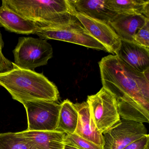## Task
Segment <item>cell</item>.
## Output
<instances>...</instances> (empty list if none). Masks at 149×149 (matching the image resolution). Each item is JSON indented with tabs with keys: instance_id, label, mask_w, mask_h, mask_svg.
<instances>
[{
	"instance_id": "8fae6325",
	"label": "cell",
	"mask_w": 149,
	"mask_h": 149,
	"mask_svg": "<svg viewBox=\"0 0 149 149\" xmlns=\"http://www.w3.org/2000/svg\"><path fill=\"white\" fill-rule=\"evenodd\" d=\"M115 55L132 68L141 73L149 70V49L133 42L121 40Z\"/></svg>"
},
{
	"instance_id": "d6986e66",
	"label": "cell",
	"mask_w": 149,
	"mask_h": 149,
	"mask_svg": "<svg viewBox=\"0 0 149 149\" xmlns=\"http://www.w3.org/2000/svg\"><path fill=\"white\" fill-rule=\"evenodd\" d=\"M133 42L149 49V22L136 33Z\"/></svg>"
},
{
	"instance_id": "4fadbf2b",
	"label": "cell",
	"mask_w": 149,
	"mask_h": 149,
	"mask_svg": "<svg viewBox=\"0 0 149 149\" xmlns=\"http://www.w3.org/2000/svg\"><path fill=\"white\" fill-rule=\"evenodd\" d=\"M77 13L97 20L109 23L117 15L107 0H69Z\"/></svg>"
},
{
	"instance_id": "2e32d148",
	"label": "cell",
	"mask_w": 149,
	"mask_h": 149,
	"mask_svg": "<svg viewBox=\"0 0 149 149\" xmlns=\"http://www.w3.org/2000/svg\"><path fill=\"white\" fill-rule=\"evenodd\" d=\"M78 114L74 104L69 100L61 104L56 130L65 134L74 133L78 121Z\"/></svg>"
},
{
	"instance_id": "277c9868",
	"label": "cell",
	"mask_w": 149,
	"mask_h": 149,
	"mask_svg": "<svg viewBox=\"0 0 149 149\" xmlns=\"http://www.w3.org/2000/svg\"><path fill=\"white\" fill-rule=\"evenodd\" d=\"M64 132L28 130L0 133V149H64Z\"/></svg>"
},
{
	"instance_id": "9a60e30c",
	"label": "cell",
	"mask_w": 149,
	"mask_h": 149,
	"mask_svg": "<svg viewBox=\"0 0 149 149\" xmlns=\"http://www.w3.org/2000/svg\"><path fill=\"white\" fill-rule=\"evenodd\" d=\"M0 27L20 34H35L38 28L35 22L22 17L4 4L0 6Z\"/></svg>"
},
{
	"instance_id": "8992f818",
	"label": "cell",
	"mask_w": 149,
	"mask_h": 149,
	"mask_svg": "<svg viewBox=\"0 0 149 149\" xmlns=\"http://www.w3.org/2000/svg\"><path fill=\"white\" fill-rule=\"evenodd\" d=\"M77 21L65 25L38 27L35 34L42 40L62 41L106 51L104 47L93 38Z\"/></svg>"
},
{
	"instance_id": "30bf717a",
	"label": "cell",
	"mask_w": 149,
	"mask_h": 149,
	"mask_svg": "<svg viewBox=\"0 0 149 149\" xmlns=\"http://www.w3.org/2000/svg\"><path fill=\"white\" fill-rule=\"evenodd\" d=\"M71 7L73 15L91 35L104 47L107 52L116 54L120 47L121 39L110 25L77 13L72 6Z\"/></svg>"
},
{
	"instance_id": "7402d4cb",
	"label": "cell",
	"mask_w": 149,
	"mask_h": 149,
	"mask_svg": "<svg viewBox=\"0 0 149 149\" xmlns=\"http://www.w3.org/2000/svg\"><path fill=\"white\" fill-rule=\"evenodd\" d=\"M64 149H78L77 148H75L74 146H71L65 144L64 145Z\"/></svg>"
},
{
	"instance_id": "44dd1931",
	"label": "cell",
	"mask_w": 149,
	"mask_h": 149,
	"mask_svg": "<svg viewBox=\"0 0 149 149\" xmlns=\"http://www.w3.org/2000/svg\"><path fill=\"white\" fill-rule=\"evenodd\" d=\"M149 136L145 135L128 145L123 149H149Z\"/></svg>"
},
{
	"instance_id": "ac0fdd59",
	"label": "cell",
	"mask_w": 149,
	"mask_h": 149,
	"mask_svg": "<svg viewBox=\"0 0 149 149\" xmlns=\"http://www.w3.org/2000/svg\"><path fill=\"white\" fill-rule=\"evenodd\" d=\"M64 142L65 144L74 146L78 149H104L103 146L84 139L75 133L66 134Z\"/></svg>"
},
{
	"instance_id": "5bb4252c",
	"label": "cell",
	"mask_w": 149,
	"mask_h": 149,
	"mask_svg": "<svg viewBox=\"0 0 149 149\" xmlns=\"http://www.w3.org/2000/svg\"><path fill=\"white\" fill-rule=\"evenodd\" d=\"M74 105L78 114L75 133L84 139L104 147L102 134L98 130L91 118L87 102L75 104Z\"/></svg>"
},
{
	"instance_id": "7c38bea8",
	"label": "cell",
	"mask_w": 149,
	"mask_h": 149,
	"mask_svg": "<svg viewBox=\"0 0 149 149\" xmlns=\"http://www.w3.org/2000/svg\"><path fill=\"white\" fill-rule=\"evenodd\" d=\"M148 22L149 19L141 14H117L108 24L121 40L133 42L134 35Z\"/></svg>"
},
{
	"instance_id": "3957f363",
	"label": "cell",
	"mask_w": 149,
	"mask_h": 149,
	"mask_svg": "<svg viewBox=\"0 0 149 149\" xmlns=\"http://www.w3.org/2000/svg\"><path fill=\"white\" fill-rule=\"evenodd\" d=\"M2 4L38 27L65 25L77 20L69 0H3Z\"/></svg>"
},
{
	"instance_id": "6da1fadb",
	"label": "cell",
	"mask_w": 149,
	"mask_h": 149,
	"mask_svg": "<svg viewBox=\"0 0 149 149\" xmlns=\"http://www.w3.org/2000/svg\"><path fill=\"white\" fill-rule=\"evenodd\" d=\"M103 88L116 99L120 118L149 122V70L144 73L132 68L116 55L99 62Z\"/></svg>"
},
{
	"instance_id": "9c48e42d",
	"label": "cell",
	"mask_w": 149,
	"mask_h": 149,
	"mask_svg": "<svg viewBox=\"0 0 149 149\" xmlns=\"http://www.w3.org/2000/svg\"><path fill=\"white\" fill-rule=\"evenodd\" d=\"M143 123L121 119L102 133L104 149H123L147 135Z\"/></svg>"
},
{
	"instance_id": "5b68a950",
	"label": "cell",
	"mask_w": 149,
	"mask_h": 149,
	"mask_svg": "<svg viewBox=\"0 0 149 149\" xmlns=\"http://www.w3.org/2000/svg\"><path fill=\"white\" fill-rule=\"evenodd\" d=\"M13 53L16 66L35 71L36 68L47 64L53 57V49L47 40L21 37Z\"/></svg>"
},
{
	"instance_id": "ba28073f",
	"label": "cell",
	"mask_w": 149,
	"mask_h": 149,
	"mask_svg": "<svg viewBox=\"0 0 149 149\" xmlns=\"http://www.w3.org/2000/svg\"><path fill=\"white\" fill-rule=\"evenodd\" d=\"M27 116V130L34 131H56L61 104L51 101H31L23 104Z\"/></svg>"
},
{
	"instance_id": "ffe728a7",
	"label": "cell",
	"mask_w": 149,
	"mask_h": 149,
	"mask_svg": "<svg viewBox=\"0 0 149 149\" xmlns=\"http://www.w3.org/2000/svg\"><path fill=\"white\" fill-rule=\"evenodd\" d=\"M4 47V42L0 31V73L7 72L13 68V62L6 58L2 54V50Z\"/></svg>"
},
{
	"instance_id": "7a4b0ae2",
	"label": "cell",
	"mask_w": 149,
	"mask_h": 149,
	"mask_svg": "<svg viewBox=\"0 0 149 149\" xmlns=\"http://www.w3.org/2000/svg\"><path fill=\"white\" fill-rule=\"evenodd\" d=\"M13 68L0 73V86L10 93L13 99L24 104L31 101H51L59 99L58 89L42 74L20 68L13 62Z\"/></svg>"
},
{
	"instance_id": "e0dca14e",
	"label": "cell",
	"mask_w": 149,
	"mask_h": 149,
	"mask_svg": "<svg viewBox=\"0 0 149 149\" xmlns=\"http://www.w3.org/2000/svg\"><path fill=\"white\" fill-rule=\"evenodd\" d=\"M117 14H138L149 19V0H107Z\"/></svg>"
},
{
	"instance_id": "52a82bcc",
	"label": "cell",
	"mask_w": 149,
	"mask_h": 149,
	"mask_svg": "<svg viewBox=\"0 0 149 149\" xmlns=\"http://www.w3.org/2000/svg\"><path fill=\"white\" fill-rule=\"evenodd\" d=\"M87 102L91 118L102 134L121 119L115 97L103 87L97 94L88 96Z\"/></svg>"
}]
</instances>
